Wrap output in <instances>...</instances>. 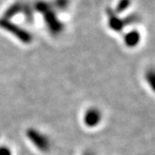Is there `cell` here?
I'll list each match as a JSON object with an SVG mask.
<instances>
[{
  "label": "cell",
  "mask_w": 155,
  "mask_h": 155,
  "mask_svg": "<svg viewBox=\"0 0 155 155\" xmlns=\"http://www.w3.org/2000/svg\"><path fill=\"white\" fill-rule=\"evenodd\" d=\"M35 8L38 12L43 13L45 23L52 35L56 36V35H59L60 33H62V31L64 30V25L58 20L57 16L55 15L54 12L52 10L51 4L39 0V1L36 2Z\"/></svg>",
  "instance_id": "1"
},
{
  "label": "cell",
  "mask_w": 155,
  "mask_h": 155,
  "mask_svg": "<svg viewBox=\"0 0 155 155\" xmlns=\"http://www.w3.org/2000/svg\"><path fill=\"white\" fill-rule=\"evenodd\" d=\"M0 27L5 29L7 32L10 33V34H12L14 37H16L18 39H20L21 42H24L25 44H29L33 40V36L28 31L13 24L8 19L6 18L0 19Z\"/></svg>",
  "instance_id": "2"
},
{
  "label": "cell",
  "mask_w": 155,
  "mask_h": 155,
  "mask_svg": "<svg viewBox=\"0 0 155 155\" xmlns=\"http://www.w3.org/2000/svg\"><path fill=\"white\" fill-rule=\"evenodd\" d=\"M107 13L108 16V25H109V27L116 32H120L124 29V27H125V25H133L138 21L137 17L135 15H130V16L124 18V20H121V18H119L118 14L115 13L114 10H112L111 8H108Z\"/></svg>",
  "instance_id": "3"
},
{
  "label": "cell",
  "mask_w": 155,
  "mask_h": 155,
  "mask_svg": "<svg viewBox=\"0 0 155 155\" xmlns=\"http://www.w3.org/2000/svg\"><path fill=\"white\" fill-rule=\"evenodd\" d=\"M28 139L34 144L35 147L42 151H47L50 149V140L42 133L38 132L36 129L30 128L26 132Z\"/></svg>",
  "instance_id": "4"
},
{
  "label": "cell",
  "mask_w": 155,
  "mask_h": 155,
  "mask_svg": "<svg viewBox=\"0 0 155 155\" xmlns=\"http://www.w3.org/2000/svg\"><path fill=\"white\" fill-rule=\"evenodd\" d=\"M100 119H101L100 112H99L96 108L88 109L83 117L84 124L89 127H94V126L97 125Z\"/></svg>",
  "instance_id": "5"
},
{
  "label": "cell",
  "mask_w": 155,
  "mask_h": 155,
  "mask_svg": "<svg viewBox=\"0 0 155 155\" xmlns=\"http://www.w3.org/2000/svg\"><path fill=\"white\" fill-rule=\"evenodd\" d=\"M140 33L136 30L133 29L129 32H127L125 36H124V43L126 44V46L128 47H136L137 44L140 42Z\"/></svg>",
  "instance_id": "6"
},
{
  "label": "cell",
  "mask_w": 155,
  "mask_h": 155,
  "mask_svg": "<svg viewBox=\"0 0 155 155\" xmlns=\"http://www.w3.org/2000/svg\"><path fill=\"white\" fill-rule=\"evenodd\" d=\"M130 4H131V0H120L117 4V7L115 8L114 12L117 14L123 13L130 7Z\"/></svg>",
  "instance_id": "7"
},
{
  "label": "cell",
  "mask_w": 155,
  "mask_h": 155,
  "mask_svg": "<svg viewBox=\"0 0 155 155\" xmlns=\"http://www.w3.org/2000/svg\"><path fill=\"white\" fill-rule=\"evenodd\" d=\"M0 155H12V151L8 147H0Z\"/></svg>",
  "instance_id": "8"
},
{
  "label": "cell",
  "mask_w": 155,
  "mask_h": 155,
  "mask_svg": "<svg viewBox=\"0 0 155 155\" xmlns=\"http://www.w3.org/2000/svg\"><path fill=\"white\" fill-rule=\"evenodd\" d=\"M84 155H91V154H89V153H86V154H84Z\"/></svg>",
  "instance_id": "9"
}]
</instances>
